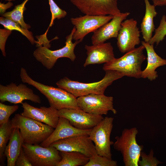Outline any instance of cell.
<instances>
[{
    "label": "cell",
    "mask_w": 166,
    "mask_h": 166,
    "mask_svg": "<svg viewBox=\"0 0 166 166\" xmlns=\"http://www.w3.org/2000/svg\"><path fill=\"white\" fill-rule=\"evenodd\" d=\"M20 76L23 83L34 86L44 95L50 106L58 110L64 109H80L77 98L71 93L59 87L45 85L34 80L23 68L21 69Z\"/></svg>",
    "instance_id": "1"
},
{
    "label": "cell",
    "mask_w": 166,
    "mask_h": 166,
    "mask_svg": "<svg viewBox=\"0 0 166 166\" xmlns=\"http://www.w3.org/2000/svg\"><path fill=\"white\" fill-rule=\"evenodd\" d=\"M105 71L104 77L98 81L82 83L65 77L58 81L56 85L77 98L92 94H104L107 87L114 81L124 77L121 73L116 71L109 70Z\"/></svg>",
    "instance_id": "2"
},
{
    "label": "cell",
    "mask_w": 166,
    "mask_h": 166,
    "mask_svg": "<svg viewBox=\"0 0 166 166\" xmlns=\"http://www.w3.org/2000/svg\"><path fill=\"white\" fill-rule=\"evenodd\" d=\"M13 128H18L24 143L38 144L45 140L53 132V128L45 124L16 114L10 120Z\"/></svg>",
    "instance_id": "3"
},
{
    "label": "cell",
    "mask_w": 166,
    "mask_h": 166,
    "mask_svg": "<svg viewBox=\"0 0 166 166\" xmlns=\"http://www.w3.org/2000/svg\"><path fill=\"white\" fill-rule=\"evenodd\" d=\"M144 46L141 45L125 53L120 57L115 58L111 61L105 63L103 69L105 71L112 70L118 72L124 76L141 78V65L146 59L144 53Z\"/></svg>",
    "instance_id": "4"
},
{
    "label": "cell",
    "mask_w": 166,
    "mask_h": 166,
    "mask_svg": "<svg viewBox=\"0 0 166 166\" xmlns=\"http://www.w3.org/2000/svg\"><path fill=\"white\" fill-rule=\"evenodd\" d=\"M138 133L136 128H125L120 136L115 137L114 148L121 153L125 166H138L143 147L139 145L136 137Z\"/></svg>",
    "instance_id": "5"
},
{
    "label": "cell",
    "mask_w": 166,
    "mask_h": 166,
    "mask_svg": "<svg viewBox=\"0 0 166 166\" xmlns=\"http://www.w3.org/2000/svg\"><path fill=\"white\" fill-rule=\"evenodd\" d=\"M75 30L73 27L70 34L66 38L65 45L59 49L52 50L43 45L38 46L33 52V55L35 59L47 69H52L54 65L57 60L61 57H66L72 61H75L76 56L74 53L76 45L81 42L76 41L73 43V36Z\"/></svg>",
    "instance_id": "6"
},
{
    "label": "cell",
    "mask_w": 166,
    "mask_h": 166,
    "mask_svg": "<svg viewBox=\"0 0 166 166\" xmlns=\"http://www.w3.org/2000/svg\"><path fill=\"white\" fill-rule=\"evenodd\" d=\"M113 120L112 117H105L91 129L89 135L94 144L97 154L110 159H112L111 146L114 143L110 139Z\"/></svg>",
    "instance_id": "7"
},
{
    "label": "cell",
    "mask_w": 166,
    "mask_h": 166,
    "mask_svg": "<svg viewBox=\"0 0 166 166\" xmlns=\"http://www.w3.org/2000/svg\"><path fill=\"white\" fill-rule=\"evenodd\" d=\"M24 152L33 166H56L61 159L59 151L55 147L24 143Z\"/></svg>",
    "instance_id": "8"
},
{
    "label": "cell",
    "mask_w": 166,
    "mask_h": 166,
    "mask_svg": "<svg viewBox=\"0 0 166 166\" xmlns=\"http://www.w3.org/2000/svg\"><path fill=\"white\" fill-rule=\"evenodd\" d=\"M79 108L91 114L106 115L109 111L117 113L113 106V98L104 94H92L77 98Z\"/></svg>",
    "instance_id": "9"
},
{
    "label": "cell",
    "mask_w": 166,
    "mask_h": 166,
    "mask_svg": "<svg viewBox=\"0 0 166 166\" xmlns=\"http://www.w3.org/2000/svg\"><path fill=\"white\" fill-rule=\"evenodd\" d=\"M113 16L95 15L85 14L70 19L74 26L75 30L73 36V39L81 42L84 37L89 33L94 32L99 28L109 22Z\"/></svg>",
    "instance_id": "10"
},
{
    "label": "cell",
    "mask_w": 166,
    "mask_h": 166,
    "mask_svg": "<svg viewBox=\"0 0 166 166\" xmlns=\"http://www.w3.org/2000/svg\"><path fill=\"white\" fill-rule=\"evenodd\" d=\"M70 0L85 14L114 16L121 13L118 7V0Z\"/></svg>",
    "instance_id": "11"
},
{
    "label": "cell",
    "mask_w": 166,
    "mask_h": 166,
    "mask_svg": "<svg viewBox=\"0 0 166 166\" xmlns=\"http://www.w3.org/2000/svg\"><path fill=\"white\" fill-rule=\"evenodd\" d=\"M25 100L36 103L40 104L41 102L40 97L24 84L17 85L11 82L6 85H0V100L1 102L8 101L14 104H22Z\"/></svg>",
    "instance_id": "12"
},
{
    "label": "cell",
    "mask_w": 166,
    "mask_h": 166,
    "mask_svg": "<svg viewBox=\"0 0 166 166\" xmlns=\"http://www.w3.org/2000/svg\"><path fill=\"white\" fill-rule=\"evenodd\" d=\"M50 146L55 147L59 151L79 152L89 158L97 154L94 144L89 138L88 135L69 137L56 141Z\"/></svg>",
    "instance_id": "13"
},
{
    "label": "cell",
    "mask_w": 166,
    "mask_h": 166,
    "mask_svg": "<svg viewBox=\"0 0 166 166\" xmlns=\"http://www.w3.org/2000/svg\"><path fill=\"white\" fill-rule=\"evenodd\" d=\"M140 31L136 21L132 18L124 20L117 38V45L120 51L124 53L135 49L140 42Z\"/></svg>",
    "instance_id": "14"
},
{
    "label": "cell",
    "mask_w": 166,
    "mask_h": 166,
    "mask_svg": "<svg viewBox=\"0 0 166 166\" xmlns=\"http://www.w3.org/2000/svg\"><path fill=\"white\" fill-rule=\"evenodd\" d=\"M60 117L68 119L75 127L81 130L91 129L104 118L102 115L87 113L80 109H62L58 110Z\"/></svg>",
    "instance_id": "15"
},
{
    "label": "cell",
    "mask_w": 166,
    "mask_h": 166,
    "mask_svg": "<svg viewBox=\"0 0 166 166\" xmlns=\"http://www.w3.org/2000/svg\"><path fill=\"white\" fill-rule=\"evenodd\" d=\"M22 104L23 108V111L21 113L22 115L56 128L59 119L57 110L50 106L35 107L26 102Z\"/></svg>",
    "instance_id": "16"
},
{
    "label": "cell",
    "mask_w": 166,
    "mask_h": 166,
    "mask_svg": "<svg viewBox=\"0 0 166 166\" xmlns=\"http://www.w3.org/2000/svg\"><path fill=\"white\" fill-rule=\"evenodd\" d=\"M128 12L121 13L93 32L91 37L93 45L104 43L113 38H117L122 22L130 15Z\"/></svg>",
    "instance_id": "17"
},
{
    "label": "cell",
    "mask_w": 166,
    "mask_h": 166,
    "mask_svg": "<svg viewBox=\"0 0 166 166\" xmlns=\"http://www.w3.org/2000/svg\"><path fill=\"white\" fill-rule=\"evenodd\" d=\"M87 57L83 66L86 67L90 65L106 63L115 58L113 48L110 42L86 45Z\"/></svg>",
    "instance_id": "18"
},
{
    "label": "cell",
    "mask_w": 166,
    "mask_h": 166,
    "mask_svg": "<svg viewBox=\"0 0 166 166\" xmlns=\"http://www.w3.org/2000/svg\"><path fill=\"white\" fill-rule=\"evenodd\" d=\"M91 129L81 130L73 126L67 119L60 117L58 124L51 134L40 144L42 147H47L54 142L71 136L80 135H89Z\"/></svg>",
    "instance_id": "19"
},
{
    "label": "cell",
    "mask_w": 166,
    "mask_h": 166,
    "mask_svg": "<svg viewBox=\"0 0 166 166\" xmlns=\"http://www.w3.org/2000/svg\"><path fill=\"white\" fill-rule=\"evenodd\" d=\"M141 42L146 50L147 60V66L142 71L141 78L152 81L158 77L156 69L159 67L166 65V59L161 58L156 53L154 49V45L144 41Z\"/></svg>",
    "instance_id": "20"
},
{
    "label": "cell",
    "mask_w": 166,
    "mask_h": 166,
    "mask_svg": "<svg viewBox=\"0 0 166 166\" xmlns=\"http://www.w3.org/2000/svg\"><path fill=\"white\" fill-rule=\"evenodd\" d=\"M24 141L18 128H14L8 144L6 145L4 155L7 160V166H15V163L22 148Z\"/></svg>",
    "instance_id": "21"
},
{
    "label": "cell",
    "mask_w": 166,
    "mask_h": 166,
    "mask_svg": "<svg viewBox=\"0 0 166 166\" xmlns=\"http://www.w3.org/2000/svg\"><path fill=\"white\" fill-rule=\"evenodd\" d=\"M145 5L144 15L140 24L141 32L144 41L149 42L152 36L153 32L155 30L153 22L154 18L157 13L155 6L150 4L149 0H143Z\"/></svg>",
    "instance_id": "22"
},
{
    "label": "cell",
    "mask_w": 166,
    "mask_h": 166,
    "mask_svg": "<svg viewBox=\"0 0 166 166\" xmlns=\"http://www.w3.org/2000/svg\"><path fill=\"white\" fill-rule=\"evenodd\" d=\"M61 157L56 166H85L89 158L84 154L77 152L59 151Z\"/></svg>",
    "instance_id": "23"
},
{
    "label": "cell",
    "mask_w": 166,
    "mask_h": 166,
    "mask_svg": "<svg viewBox=\"0 0 166 166\" xmlns=\"http://www.w3.org/2000/svg\"><path fill=\"white\" fill-rule=\"evenodd\" d=\"M29 0H24L21 4L15 6L12 11L6 12L1 15L17 22L23 28L28 30L31 26L24 22L23 13L26 9L25 6Z\"/></svg>",
    "instance_id": "24"
},
{
    "label": "cell",
    "mask_w": 166,
    "mask_h": 166,
    "mask_svg": "<svg viewBox=\"0 0 166 166\" xmlns=\"http://www.w3.org/2000/svg\"><path fill=\"white\" fill-rule=\"evenodd\" d=\"M13 129L10 120L8 122L0 124V160L2 164L3 163L6 144L10 138Z\"/></svg>",
    "instance_id": "25"
},
{
    "label": "cell",
    "mask_w": 166,
    "mask_h": 166,
    "mask_svg": "<svg viewBox=\"0 0 166 166\" xmlns=\"http://www.w3.org/2000/svg\"><path fill=\"white\" fill-rule=\"evenodd\" d=\"M0 24L4 28L20 32L27 38L32 44H37V41L34 40L32 33L28 30L23 28L17 22L2 16L0 18Z\"/></svg>",
    "instance_id": "26"
},
{
    "label": "cell",
    "mask_w": 166,
    "mask_h": 166,
    "mask_svg": "<svg viewBox=\"0 0 166 166\" xmlns=\"http://www.w3.org/2000/svg\"><path fill=\"white\" fill-rule=\"evenodd\" d=\"M166 36V16L163 15L161 17L159 26L155 30L154 35L148 43L152 45L156 43L157 45L164 39Z\"/></svg>",
    "instance_id": "27"
},
{
    "label": "cell",
    "mask_w": 166,
    "mask_h": 166,
    "mask_svg": "<svg viewBox=\"0 0 166 166\" xmlns=\"http://www.w3.org/2000/svg\"><path fill=\"white\" fill-rule=\"evenodd\" d=\"M117 162L97 154L89 158L85 166H117Z\"/></svg>",
    "instance_id": "28"
},
{
    "label": "cell",
    "mask_w": 166,
    "mask_h": 166,
    "mask_svg": "<svg viewBox=\"0 0 166 166\" xmlns=\"http://www.w3.org/2000/svg\"><path fill=\"white\" fill-rule=\"evenodd\" d=\"M19 108L18 105H9L0 103V124L8 121L11 114Z\"/></svg>",
    "instance_id": "29"
},
{
    "label": "cell",
    "mask_w": 166,
    "mask_h": 166,
    "mask_svg": "<svg viewBox=\"0 0 166 166\" xmlns=\"http://www.w3.org/2000/svg\"><path fill=\"white\" fill-rule=\"evenodd\" d=\"M49 5L52 16L49 26H51L53 24L54 20L57 19H60L64 18L67 15V12L60 8L53 0H48Z\"/></svg>",
    "instance_id": "30"
},
{
    "label": "cell",
    "mask_w": 166,
    "mask_h": 166,
    "mask_svg": "<svg viewBox=\"0 0 166 166\" xmlns=\"http://www.w3.org/2000/svg\"><path fill=\"white\" fill-rule=\"evenodd\" d=\"M140 157L141 158V160H139L138 162L139 165L140 166H157L162 163L153 156L152 150H151L148 155L142 151Z\"/></svg>",
    "instance_id": "31"
},
{
    "label": "cell",
    "mask_w": 166,
    "mask_h": 166,
    "mask_svg": "<svg viewBox=\"0 0 166 166\" xmlns=\"http://www.w3.org/2000/svg\"><path fill=\"white\" fill-rule=\"evenodd\" d=\"M12 31L6 29H0V49L3 55L6 56L5 47L8 37L11 34Z\"/></svg>",
    "instance_id": "32"
},
{
    "label": "cell",
    "mask_w": 166,
    "mask_h": 166,
    "mask_svg": "<svg viewBox=\"0 0 166 166\" xmlns=\"http://www.w3.org/2000/svg\"><path fill=\"white\" fill-rule=\"evenodd\" d=\"M15 166H32L26 156L23 148L21 149L20 153L15 163Z\"/></svg>",
    "instance_id": "33"
},
{
    "label": "cell",
    "mask_w": 166,
    "mask_h": 166,
    "mask_svg": "<svg viewBox=\"0 0 166 166\" xmlns=\"http://www.w3.org/2000/svg\"><path fill=\"white\" fill-rule=\"evenodd\" d=\"M13 4L11 2H8L5 4L0 2V13L1 15L6 13V10L13 6Z\"/></svg>",
    "instance_id": "34"
},
{
    "label": "cell",
    "mask_w": 166,
    "mask_h": 166,
    "mask_svg": "<svg viewBox=\"0 0 166 166\" xmlns=\"http://www.w3.org/2000/svg\"><path fill=\"white\" fill-rule=\"evenodd\" d=\"M153 5L155 6H166V0H152Z\"/></svg>",
    "instance_id": "35"
},
{
    "label": "cell",
    "mask_w": 166,
    "mask_h": 166,
    "mask_svg": "<svg viewBox=\"0 0 166 166\" xmlns=\"http://www.w3.org/2000/svg\"><path fill=\"white\" fill-rule=\"evenodd\" d=\"M5 0L6 1H8V2H11V1H14L15 0Z\"/></svg>",
    "instance_id": "36"
}]
</instances>
